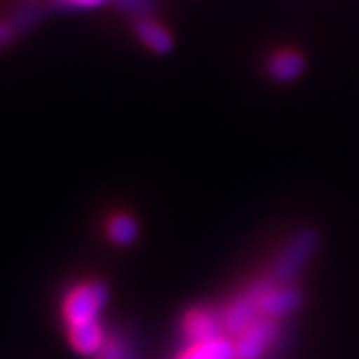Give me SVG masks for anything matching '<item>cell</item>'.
Wrapping results in <instances>:
<instances>
[{"mask_svg":"<svg viewBox=\"0 0 359 359\" xmlns=\"http://www.w3.org/2000/svg\"><path fill=\"white\" fill-rule=\"evenodd\" d=\"M108 236L114 244L128 245L136 240L138 226H136L134 218H130L126 214H118L108 222Z\"/></svg>","mask_w":359,"mask_h":359,"instance_id":"11","label":"cell"},{"mask_svg":"<svg viewBox=\"0 0 359 359\" xmlns=\"http://www.w3.org/2000/svg\"><path fill=\"white\" fill-rule=\"evenodd\" d=\"M106 285L100 282H86L70 290L65 299V320L66 325H80L98 321L100 311L106 306Z\"/></svg>","mask_w":359,"mask_h":359,"instance_id":"1","label":"cell"},{"mask_svg":"<svg viewBox=\"0 0 359 359\" xmlns=\"http://www.w3.org/2000/svg\"><path fill=\"white\" fill-rule=\"evenodd\" d=\"M112 4H116L120 11H124V13L136 16V18L150 16L156 6L154 0H112Z\"/></svg>","mask_w":359,"mask_h":359,"instance_id":"12","label":"cell"},{"mask_svg":"<svg viewBox=\"0 0 359 359\" xmlns=\"http://www.w3.org/2000/svg\"><path fill=\"white\" fill-rule=\"evenodd\" d=\"M268 287L269 282H257L245 294L231 302L230 308L224 311V327L228 334L242 335L248 327H252L259 320L262 313L259 299Z\"/></svg>","mask_w":359,"mask_h":359,"instance_id":"2","label":"cell"},{"mask_svg":"<svg viewBox=\"0 0 359 359\" xmlns=\"http://www.w3.org/2000/svg\"><path fill=\"white\" fill-rule=\"evenodd\" d=\"M98 355L100 359H130V351L120 339H108Z\"/></svg>","mask_w":359,"mask_h":359,"instance_id":"16","label":"cell"},{"mask_svg":"<svg viewBox=\"0 0 359 359\" xmlns=\"http://www.w3.org/2000/svg\"><path fill=\"white\" fill-rule=\"evenodd\" d=\"M224 316H218L210 309H194L184 320V334L188 337L190 346L202 344L208 339H216L224 335Z\"/></svg>","mask_w":359,"mask_h":359,"instance_id":"5","label":"cell"},{"mask_svg":"<svg viewBox=\"0 0 359 359\" xmlns=\"http://www.w3.org/2000/svg\"><path fill=\"white\" fill-rule=\"evenodd\" d=\"M70 335V344L74 346L76 351L84 355H98L106 346V335H104L102 325L98 321H90V323H80V325H70L68 327Z\"/></svg>","mask_w":359,"mask_h":359,"instance_id":"8","label":"cell"},{"mask_svg":"<svg viewBox=\"0 0 359 359\" xmlns=\"http://www.w3.org/2000/svg\"><path fill=\"white\" fill-rule=\"evenodd\" d=\"M306 68V60L299 52L282 50L273 54L268 62L269 76L278 82H292L295 78L302 76Z\"/></svg>","mask_w":359,"mask_h":359,"instance_id":"9","label":"cell"},{"mask_svg":"<svg viewBox=\"0 0 359 359\" xmlns=\"http://www.w3.org/2000/svg\"><path fill=\"white\" fill-rule=\"evenodd\" d=\"M18 34H20V30L13 25L11 18H0V52L13 46Z\"/></svg>","mask_w":359,"mask_h":359,"instance_id":"15","label":"cell"},{"mask_svg":"<svg viewBox=\"0 0 359 359\" xmlns=\"http://www.w3.org/2000/svg\"><path fill=\"white\" fill-rule=\"evenodd\" d=\"M178 359H236V341L219 335L216 339H208L202 344H194Z\"/></svg>","mask_w":359,"mask_h":359,"instance_id":"10","label":"cell"},{"mask_svg":"<svg viewBox=\"0 0 359 359\" xmlns=\"http://www.w3.org/2000/svg\"><path fill=\"white\" fill-rule=\"evenodd\" d=\"M299 304H302V294L295 287H290V285L273 287L271 283H269V287L259 299L262 313L266 318H271V320L292 313V311L299 308Z\"/></svg>","mask_w":359,"mask_h":359,"instance_id":"6","label":"cell"},{"mask_svg":"<svg viewBox=\"0 0 359 359\" xmlns=\"http://www.w3.org/2000/svg\"><path fill=\"white\" fill-rule=\"evenodd\" d=\"M22 2H36V0H22Z\"/></svg>","mask_w":359,"mask_h":359,"instance_id":"17","label":"cell"},{"mask_svg":"<svg viewBox=\"0 0 359 359\" xmlns=\"http://www.w3.org/2000/svg\"><path fill=\"white\" fill-rule=\"evenodd\" d=\"M278 337V325L271 318L259 320L236 339V359H259Z\"/></svg>","mask_w":359,"mask_h":359,"instance_id":"4","label":"cell"},{"mask_svg":"<svg viewBox=\"0 0 359 359\" xmlns=\"http://www.w3.org/2000/svg\"><path fill=\"white\" fill-rule=\"evenodd\" d=\"M134 32L140 40L142 44L152 50L154 54H168L174 46V39L172 32L166 26L160 25L152 16H142L134 20Z\"/></svg>","mask_w":359,"mask_h":359,"instance_id":"7","label":"cell"},{"mask_svg":"<svg viewBox=\"0 0 359 359\" xmlns=\"http://www.w3.org/2000/svg\"><path fill=\"white\" fill-rule=\"evenodd\" d=\"M313 250H316V233L309 230L299 231L294 240L285 245L282 256L278 257V262L273 266V280L280 283L294 280L299 273V269L309 262Z\"/></svg>","mask_w":359,"mask_h":359,"instance_id":"3","label":"cell"},{"mask_svg":"<svg viewBox=\"0 0 359 359\" xmlns=\"http://www.w3.org/2000/svg\"><path fill=\"white\" fill-rule=\"evenodd\" d=\"M52 6L58 8H74V11H92V8H100L104 4L112 2V0H46Z\"/></svg>","mask_w":359,"mask_h":359,"instance_id":"14","label":"cell"},{"mask_svg":"<svg viewBox=\"0 0 359 359\" xmlns=\"http://www.w3.org/2000/svg\"><path fill=\"white\" fill-rule=\"evenodd\" d=\"M40 18V8L34 4V2H25V6L20 8V11H16L14 16H11V20H13V25L22 32L25 28L28 26H32L36 20Z\"/></svg>","mask_w":359,"mask_h":359,"instance_id":"13","label":"cell"}]
</instances>
